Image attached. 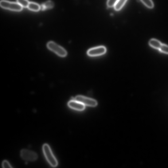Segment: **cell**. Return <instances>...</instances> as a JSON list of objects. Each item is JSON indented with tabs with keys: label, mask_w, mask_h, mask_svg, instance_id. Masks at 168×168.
<instances>
[{
	"label": "cell",
	"mask_w": 168,
	"mask_h": 168,
	"mask_svg": "<svg viewBox=\"0 0 168 168\" xmlns=\"http://www.w3.org/2000/svg\"><path fill=\"white\" fill-rule=\"evenodd\" d=\"M43 149L44 156L49 164L52 167H56L58 165L57 160L54 156L49 145L47 144H44Z\"/></svg>",
	"instance_id": "1"
},
{
	"label": "cell",
	"mask_w": 168,
	"mask_h": 168,
	"mask_svg": "<svg viewBox=\"0 0 168 168\" xmlns=\"http://www.w3.org/2000/svg\"><path fill=\"white\" fill-rule=\"evenodd\" d=\"M48 48L58 56L64 57L66 56L67 53L65 50L55 43L50 42L47 44Z\"/></svg>",
	"instance_id": "2"
},
{
	"label": "cell",
	"mask_w": 168,
	"mask_h": 168,
	"mask_svg": "<svg viewBox=\"0 0 168 168\" xmlns=\"http://www.w3.org/2000/svg\"><path fill=\"white\" fill-rule=\"evenodd\" d=\"M0 4L2 8L7 9L16 11H20L22 10V7L18 3L10 2L2 0Z\"/></svg>",
	"instance_id": "3"
},
{
	"label": "cell",
	"mask_w": 168,
	"mask_h": 168,
	"mask_svg": "<svg viewBox=\"0 0 168 168\" xmlns=\"http://www.w3.org/2000/svg\"><path fill=\"white\" fill-rule=\"evenodd\" d=\"M21 155L23 159L29 161H35L37 159L38 157L36 153L25 149L21 150Z\"/></svg>",
	"instance_id": "4"
},
{
	"label": "cell",
	"mask_w": 168,
	"mask_h": 168,
	"mask_svg": "<svg viewBox=\"0 0 168 168\" xmlns=\"http://www.w3.org/2000/svg\"><path fill=\"white\" fill-rule=\"evenodd\" d=\"M106 51V47L100 46L90 49L88 51V55L90 57H97L103 55Z\"/></svg>",
	"instance_id": "5"
},
{
	"label": "cell",
	"mask_w": 168,
	"mask_h": 168,
	"mask_svg": "<svg viewBox=\"0 0 168 168\" xmlns=\"http://www.w3.org/2000/svg\"><path fill=\"white\" fill-rule=\"evenodd\" d=\"M74 99L83 103L84 106L94 107L97 104V102L95 100L83 96H77Z\"/></svg>",
	"instance_id": "6"
},
{
	"label": "cell",
	"mask_w": 168,
	"mask_h": 168,
	"mask_svg": "<svg viewBox=\"0 0 168 168\" xmlns=\"http://www.w3.org/2000/svg\"><path fill=\"white\" fill-rule=\"evenodd\" d=\"M68 106L71 108L77 110L82 111L85 109L84 104L74 99L69 101L68 103Z\"/></svg>",
	"instance_id": "7"
},
{
	"label": "cell",
	"mask_w": 168,
	"mask_h": 168,
	"mask_svg": "<svg viewBox=\"0 0 168 168\" xmlns=\"http://www.w3.org/2000/svg\"><path fill=\"white\" fill-rule=\"evenodd\" d=\"M149 44L153 48L159 49L162 44L157 39H152L149 42Z\"/></svg>",
	"instance_id": "8"
},
{
	"label": "cell",
	"mask_w": 168,
	"mask_h": 168,
	"mask_svg": "<svg viewBox=\"0 0 168 168\" xmlns=\"http://www.w3.org/2000/svg\"><path fill=\"white\" fill-rule=\"evenodd\" d=\"M127 1L128 0H118L114 6L115 10L116 11L120 10Z\"/></svg>",
	"instance_id": "9"
},
{
	"label": "cell",
	"mask_w": 168,
	"mask_h": 168,
	"mask_svg": "<svg viewBox=\"0 0 168 168\" xmlns=\"http://www.w3.org/2000/svg\"><path fill=\"white\" fill-rule=\"evenodd\" d=\"M28 7L30 10L35 12L39 11L40 9L39 4L34 2H30Z\"/></svg>",
	"instance_id": "10"
},
{
	"label": "cell",
	"mask_w": 168,
	"mask_h": 168,
	"mask_svg": "<svg viewBox=\"0 0 168 168\" xmlns=\"http://www.w3.org/2000/svg\"><path fill=\"white\" fill-rule=\"evenodd\" d=\"M140 1L148 8L152 9L154 7V4L152 0H140Z\"/></svg>",
	"instance_id": "11"
},
{
	"label": "cell",
	"mask_w": 168,
	"mask_h": 168,
	"mask_svg": "<svg viewBox=\"0 0 168 168\" xmlns=\"http://www.w3.org/2000/svg\"><path fill=\"white\" fill-rule=\"evenodd\" d=\"M17 2L22 7H28L29 2L27 0H17Z\"/></svg>",
	"instance_id": "12"
},
{
	"label": "cell",
	"mask_w": 168,
	"mask_h": 168,
	"mask_svg": "<svg viewBox=\"0 0 168 168\" xmlns=\"http://www.w3.org/2000/svg\"><path fill=\"white\" fill-rule=\"evenodd\" d=\"M160 50L162 52L168 54V45L165 44H162L160 48Z\"/></svg>",
	"instance_id": "13"
},
{
	"label": "cell",
	"mask_w": 168,
	"mask_h": 168,
	"mask_svg": "<svg viewBox=\"0 0 168 168\" xmlns=\"http://www.w3.org/2000/svg\"><path fill=\"white\" fill-rule=\"evenodd\" d=\"M118 0H108L107 5L108 7L111 8L114 7Z\"/></svg>",
	"instance_id": "14"
},
{
	"label": "cell",
	"mask_w": 168,
	"mask_h": 168,
	"mask_svg": "<svg viewBox=\"0 0 168 168\" xmlns=\"http://www.w3.org/2000/svg\"><path fill=\"white\" fill-rule=\"evenodd\" d=\"M44 4L46 9L51 8L54 6L53 2L51 1H48Z\"/></svg>",
	"instance_id": "15"
},
{
	"label": "cell",
	"mask_w": 168,
	"mask_h": 168,
	"mask_svg": "<svg viewBox=\"0 0 168 168\" xmlns=\"http://www.w3.org/2000/svg\"><path fill=\"white\" fill-rule=\"evenodd\" d=\"M2 167L3 168H12L10 163L6 160L4 161L2 163Z\"/></svg>",
	"instance_id": "16"
},
{
	"label": "cell",
	"mask_w": 168,
	"mask_h": 168,
	"mask_svg": "<svg viewBox=\"0 0 168 168\" xmlns=\"http://www.w3.org/2000/svg\"><path fill=\"white\" fill-rule=\"evenodd\" d=\"M40 9H41L43 10L45 9H46V7H45L44 4H43L41 6H40Z\"/></svg>",
	"instance_id": "17"
}]
</instances>
